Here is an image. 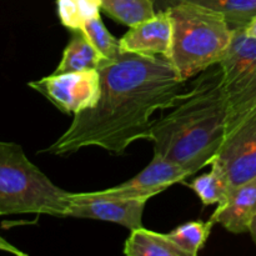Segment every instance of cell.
<instances>
[{
    "label": "cell",
    "mask_w": 256,
    "mask_h": 256,
    "mask_svg": "<svg viewBox=\"0 0 256 256\" xmlns=\"http://www.w3.org/2000/svg\"><path fill=\"white\" fill-rule=\"evenodd\" d=\"M102 94L94 108L74 115L66 130L44 150L52 155H72L98 146L124 154L138 140H149L156 112L170 109L186 89L164 56L122 52L99 66Z\"/></svg>",
    "instance_id": "1"
},
{
    "label": "cell",
    "mask_w": 256,
    "mask_h": 256,
    "mask_svg": "<svg viewBox=\"0 0 256 256\" xmlns=\"http://www.w3.org/2000/svg\"><path fill=\"white\" fill-rule=\"evenodd\" d=\"M228 99L219 64L196 75L168 114L155 119L149 140L154 154L192 175L212 164L224 144Z\"/></svg>",
    "instance_id": "2"
},
{
    "label": "cell",
    "mask_w": 256,
    "mask_h": 256,
    "mask_svg": "<svg viewBox=\"0 0 256 256\" xmlns=\"http://www.w3.org/2000/svg\"><path fill=\"white\" fill-rule=\"evenodd\" d=\"M162 10L172 22L169 60L182 79L188 82L222 62L234 35L222 12L190 2H178Z\"/></svg>",
    "instance_id": "3"
},
{
    "label": "cell",
    "mask_w": 256,
    "mask_h": 256,
    "mask_svg": "<svg viewBox=\"0 0 256 256\" xmlns=\"http://www.w3.org/2000/svg\"><path fill=\"white\" fill-rule=\"evenodd\" d=\"M72 192L55 185L20 145L0 142V216L20 214L66 218Z\"/></svg>",
    "instance_id": "4"
},
{
    "label": "cell",
    "mask_w": 256,
    "mask_h": 256,
    "mask_svg": "<svg viewBox=\"0 0 256 256\" xmlns=\"http://www.w3.org/2000/svg\"><path fill=\"white\" fill-rule=\"evenodd\" d=\"M219 65L228 99V135L256 110V39L235 29Z\"/></svg>",
    "instance_id": "5"
},
{
    "label": "cell",
    "mask_w": 256,
    "mask_h": 256,
    "mask_svg": "<svg viewBox=\"0 0 256 256\" xmlns=\"http://www.w3.org/2000/svg\"><path fill=\"white\" fill-rule=\"evenodd\" d=\"M28 85L44 95L62 112L74 115L94 108L102 94V79L98 69L52 72Z\"/></svg>",
    "instance_id": "6"
},
{
    "label": "cell",
    "mask_w": 256,
    "mask_h": 256,
    "mask_svg": "<svg viewBox=\"0 0 256 256\" xmlns=\"http://www.w3.org/2000/svg\"><path fill=\"white\" fill-rule=\"evenodd\" d=\"M222 172L230 189L256 178V110L226 135L212 164Z\"/></svg>",
    "instance_id": "7"
},
{
    "label": "cell",
    "mask_w": 256,
    "mask_h": 256,
    "mask_svg": "<svg viewBox=\"0 0 256 256\" xmlns=\"http://www.w3.org/2000/svg\"><path fill=\"white\" fill-rule=\"evenodd\" d=\"M192 176L189 172L180 165L174 164L162 155L154 154L150 164L136 176L118 186L100 192H86L90 196L108 199H152L172 185Z\"/></svg>",
    "instance_id": "8"
},
{
    "label": "cell",
    "mask_w": 256,
    "mask_h": 256,
    "mask_svg": "<svg viewBox=\"0 0 256 256\" xmlns=\"http://www.w3.org/2000/svg\"><path fill=\"white\" fill-rule=\"evenodd\" d=\"M146 202V199H108L90 196L86 192H72V205L66 218L115 222L132 232L142 226Z\"/></svg>",
    "instance_id": "9"
},
{
    "label": "cell",
    "mask_w": 256,
    "mask_h": 256,
    "mask_svg": "<svg viewBox=\"0 0 256 256\" xmlns=\"http://www.w3.org/2000/svg\"><path fill=\"white\" fill-rule=\"evenodd\" d=\"M122 52L162 56L169 59L172 45V22L166 10H160L154 18L130 26L119 40Z\"/></svg>",
    "instance_id": "10"
},
{
    "label": "cell",
    "mask_w": 256,
    "mask_h": 256,
    "mask_svg": "<svg viewBox=\"0 0 256 256\" xmlns=\"http://www.w3.org/2000/svg\"><path fill=\"white\" fill-rule=\"evenodd\" d=\"M256 215V178L232 188L226 199L218 204L212 212L214 224H220L230 232H249L250 222Z\"/></svg>",
    "instance_id": "11"
},
{
    "label": "cell",
    "mask_w": 256,
    "mask_h": 256,
    "mask_svg": "<svg viewBox=\"0 0 256 256\" xmlns=\"http://www.w3.org/2000/svg\"><path fill=\"white\" fill-rule=\"evenodd\" d=\"M72 39L68 42L62 58L55 69V74L82 70L99 69L102 62V56L80 29H72Z\"/></svg>",
    "instance_id": "12"
},
{
    "label": "cell",
    "mask_w": 256,
    "mask_h": 256,
    "mask_svg": "<svg viewBox=\"0 0 256 256\" xmlns=\"http://www.w3.org/2000/svg\"><path fill=\"white\" fill-rule=\"evenodd\" d=\"M124 254L128 256H188L169 235L152 232L145 228L132 230L125 242Z\"/></svg>",
    "instance_id": "13"
},
{
    "label": "cell",
    "mask_w": 256,
    "mask_h": 256,
    "mask_svg": "<svg viewBox=\"0 0 256 256\" xmlns=\"http://www.w3.org/2000/svg\"><path fill=\"white\" fill-rule=\"evenodd\" d=\"M178 2H195L222 12L234 30L244 29L256 15V0H155L162 9Z\"/></svg>",
    "instance_id": "14"
},
{
    "label": "cell",
    "mask_w": 256,
    "mask_h": 256,
    "mask_svg": "<svg viewBox=\"0 0 256 256\" xmlns=\"http://www.w3.org/2000/svg\"><path fill=\"white\" fill-rule=\"evenodd\" d=\"M100 5L110 18L129 28L156 15L155 0H100Z\"/></svg>",
    "instance_id": "15"
},
{
    "label": "cell",
    "mask_w": 256,
    "mask_h": 256,
    "mask_svg": "<svg viewBox=\"0 0 256 256\" xmlns=\"http://www.w3.org/2000/svg\"><path fill=\"white\" fill-rule=\"evenodd\" d=\"M214 225L212 220L206 222H190L175 228L168 235L188 256H196L209 239Z\"/></svg>",
    "instance_id": "16"
},
{
    "label": "cell",
    "mask_w": 256,
    "mask_h": 256,
    "mask_svg": "<svg viewBox=\"0 0 256 256\" xmlns=\"http://www.w3.org/2000/svg\"><path fill=\"white\" fill-rule=\"evenodd\" d=\"M204 205L220 204L226 199L230 189L226 179L219 169L212 165L210 172L195 178L189 184Z\"/></svg>",
    "instance_id": "17"
},
{
    "label": "cell",
    "mask_w": 256,
    "mask_h": 256,
    "mask_svg": "<svg viewBox=\"0 0 256 256\" xmlns=\"http://www.w3.org/2000/svg\"><path fill=\"white\" fill-rule=\"evenodd\" d=\"M100 0H58V14L69 30L80 29L88 20L100 14Z\"/></svg>",
    "instance_id": "18"
},
{
    "label": "cell",
    "mask_w": 256,
    "mask_h": 256,
    "mask_svg": "<svg viewBox=\"0 0 256 256\" xmlns=\"http://www.w3.org/2000/svg\"><path fill=\"white\" fill-rule=\"evenodd\" d=\"M80 30H82L88 39L92 42L105 62L114 60L122 54L119 40L115 39L112 32L105 28L100 14L88 20Z\"/></svg>",
    "instance_id": "19"
},
{
    "label": "cell",
    "mask_w": 256,
    "mask_h": 256,
    "mask_svg": "<svg viewBox=\"0 0 256 256\" xmlns=\"http://www.w3.org/2000/svg\"><path fill=\"white\" fill-rule=\"evenodd\" d=\"M0 252H10V254H14L16 256H26V252H22V250L18 249L16 246H14L12 244H10L9 242L4 239V238L0 235Z\"/></svg>",
    "instance_id": "20"
},
{
    "label": "cell",
    "mask_w": 256,
    "mask_h": 256,
    "mask_svg": "<svg viewBox=\"0 0 256 256\" xmlns=\"http://www.w3.org/2000/svg\"><path fill=\"white\" fill-rule=\"evenodd\" d=\"M244 32L248 36L256 39V15L249 22V24L244 28Z\"/></svg>",
    "instance_id": "21"
},
{
    "label": "cell",
    "mask_w": 256,
    "mask_h": 256,
    "mask_svg": "<svg viewBox=\"0 0 256 256\" xmlns=\"http://www.w3.org/2000/svg\"><path fill=\"white\" fill-rule=\"evenodd\" d=\"M249 232H250V234H252V240H254V242L256 244V215H255L254 218H252V222H250Z\"/></svg>",
    "instance_id": "22"
}]
</instances>
